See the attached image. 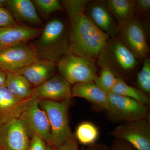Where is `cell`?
<instances>
[{"instance_id":"f546056e","label":"cell","mask_w":150,"mask_h":150,"mask_svg":"<svg viewBox=\"0 0 150 150\" xmlns=\"http://www.w3.org/2000/svg\"><path fill=\"white\" fill-rule=\"evenodd\" d=\"M112 150H136L127 142L116 139L112 144Z\"/></svg>"},{"instance_id":"4dcf8cb0","label":"cell","mask_w":150,"mask_h":150,"mask_svg":"<svg viewBox=\"0 0 150 150\" xmlns=\"http://www.w3.org/2000/svg\"><path fill=\"white\" fill-rule=\"evenodd\" d=\"M6 73L0 69V87L5 85Z\"/></svg>"},{"instance_id":"5b68a950","label":"cell","mask_w":150,"mask_h":150,"mask_svg":"<svg viewBox=\"0 0 150 150\" xmlns=\"http://www.w3.org/2000/svg\"><path fill=\"white\" fill-rule=\"evenodd\" d=\"M37 59V49L25 43L0 49V69L6 73H19Z\"/></svg>"},{"instance_id":"e0dca14e","label":"cell","mask_w":150,"mask_h":150,"mask_svg":"<svg viewBox=\"0 0 150 150\" xmlns=\"http://www.w3.org/2000/svg\"><path fill=\"white\" fill-rule=\"evenodd\" d=\"M54 62L46 59H37L18 73L23 76L35 87L54 76L55 72Z\"/></svg>"},{"instance_id":"7a4b0ae2","label":"cell","mask_w":150,"mask_h":150,"mask_svg":"<svg viewBox=\"0 0 150 150\" xmlns=\"http://www.w3.org/2000/svg\"><path fill=\"white\" fill-rule=\"evenodd\" d=\"M71 99L62 101L39 99V105L46 113L51 129V145L58 149L73 134L68 122Z\"/></svg>"},{"instance_id":"6da1fadb","label":"cell","mask_w":150,"mask_h":150,"mask_svg":"<svg viewBox=\"0 0 150 150\" xmlns=\"http://www.w3.org/2000/svg\"><path fill=\"white\" fill-rule=\"evenodd\" d=\"M62 1L71 23V42L68 52L95 61L109 40V35L98 29L86 14L89 1Z\"/></svg>"},{"instance_id":"3957f363","label":"cell","mask_w":150,"mask_h":150,"mask_svg":"<svg viewBox=\"0 0 150 150\" xmlns=\"http://www.w3.org/2000/svg\"><path fill=\"white\" fill-rule=\"evenodd\" d=\"M95 61L68 52L60 60L58 69L71 85L94 81L98 77Z\"/></svg>"},{"instance_id":"30bf717a","label":"cell","mask_w":150,"mask_h":150,"mask_svg":"<svg viewBox=\"0 0 150 150\" xmlns=\"http://www.w3.org/2000/svg\"><path fill=\"white\" fill-rule=\"evenodd\" d=\"M107 93L112 108L110 115L113 117L129 122L144 119L147 115L146 105L112 92Z\"/></svg>"},{"instance_id":"7402d4cb","label":"cell","mask_w":150,"mask_h":150,"mask_svg":"<svg viewBox=\"0 0 150 150\" xmlns=\"http://www.w3.org/2000/svg\"><path fill=\"white\" fill-rule=\"evenodd\" d=\"M99 136L98 129L90 122L80 124L76 130V137L78 142L84 145L93 144Z\"/></svg>"},{"instance_id":"4fadbf2b","label":"cell","mask_w":150,"mask_h":150,"mask_svg":"<svg viewBox=\"0 0 150 150\" xmlns=\"http://www.w3.org/2000/svg\"><path fill=\"white\" fill-rule=\"evenodd\" d=\"M43 30L17 23L0 28V49L25 43L40 35Z\"/></svg>"},{"instance_id":"277c9868","label":"cell","mask_w":150,"mask_h":150,"mask_svg":"<svg viewBox=\"0 0 150 150\" xmlns=\"http://www.w3.org/2000/svg\"><path fill=\"white\" fill-rule=\"evenodd\" d=\"M98 58V62L107 65L114 74L115 71H131L138 64L136 56L116 38L108 41Z\"/></svg>"},{"instance_id":"484cf974","label":"cell","mask_w":150,"mask_h":150,"mask_svg":"<svg viewBox=\"0 0 150 150\" xmlns=\"http://www.w3.org/2000/svg\"><path fill=\"white\" fill-rule=\"evenodd\" d=\"M16 23L10 12L3 7H0V28L10 26Z\"/></svg>"},{"instance_id":"ffe728a7","label":"cell","mask_w":150,"mask_h":150,"mask_svg":"<svg viewBox=\"0 0 150 150\" xmlns=\"http://www.w3.org/2000/svg\"><path fill=\"white\" fill-rule=\"evenodd\" d=\"M6 73L5 86L13 94L21 99L33 96V88L23 75L17 73Z\"/></svg>"},{"instance_id":"8fae6325","label":"cell","mask_w":150,"mask_h":150,"mask_svg":"<svg viewBox=\"0 0 150 150\" xmlns=\"http://www.w3.org/2000/svg\"><path fill=\"white\" fill-rule=\"evenodd\" d=\"M65 33L64 23L59 19H54L48 22L43 30L38 46L43 49L53 50L57 56L67 54L69 48Z\"/></svg>"},{"instance_id":"836d02e7","label":"cell","mask_w":150,"mask_h":150,"mask_svg":"<svg viewBox=\"0 0 150 150\" xmlns=\"http://www.w3.org/2000/svg\"><path fill=\"white\" fill-rule=\"evenodd\" d=\"M52 150V149H51L50 147H47V150Z\"/></svg>"},{"instance_id":"cb8c5ba5","label":"cell","mask_w":150,"mask_h":150,"mask_svg":"<svg viewBox=\"0 0 150 150\" xmlns=\"http://www.w3.org/2000/svg\"><path fill=\"white\" fill-rule=\"evenodd\" d=\"M137 83L140 89L146 94L150 93V60L146 58L142 69L137 76Z\"/></svg>"},{"instance_id":"9c48e42d","label":"cell","mask_w":150,"mask_h":150,"mask_svg":"<svg viewBox=\"0 0 150 150\" xmlns=\"http://www.w3.org/2000/svg\"><path fill=\"white\" fill-rule=\"evenodd\" d=\"M39 99L35 96L20 117L30 134L40 137L51 145V129L46 113L40 107Z\"/></svg>"},{"instance_id":"f1b7e54d","label":"cell","mask_w":150,"mask_h":150,"mask_svg":"<svg viewBox=\"0 0 150 150\" xmlns=\"http://www.w3.org/2000/svg\"><path fill=\"white\" fill-rule=\"evenodd\" d=\"M57 149L58 150H79L77 142L73 135Z\"/></svg>"},{"instance_id":"8992f818","label":"cell","mask_w":150,"mask_h":150,"mask_svg":"<svg viewBox=\"0 0 150 150\" xmlns=\"http://www.w3.org/2000/svg\"><path fill=\"white\" fill-rule=\"evenodd\" d=\"M110 135L127 142L136 150H150V127L146 118L126 122L116 127Z\"/></svg>"},{"instance_id":"4316f807","label":"cell","mask_w":150,"mask_h":150,"mask_svg":"<svg viewBox=\"0 0 150 150\" xmlns=\"http://www.w3.org/2000/svg\"><path fill=\"white\" fill-rule=\"evenodd\" d=\"M32 138L29 145L28 150H46L44 141L35 135H32Z\"/></svg>"},{"instance_id":"ac0fdd59","label":"cell","mask_w":150,"mask_h":150,"mask_svg":"<svg viewBox=\"0 0 150 150\" xmlns=\"http://www.w3.org/2000/svg\"><path fill=\"white\" fill-rule=\"evenodd\" d=\"M108 8L116 18L120 29L125 23L134 18L135 15L134 0H107Z\"/></svg>"},{"instance_id":"d6986e66","label":"cell","mask_w":150,"mask_h":150,"mask_svg":"<svg viewBox=\"0 0 150 150\" xmlns=\"http://www.w3.org/2000/svg\"><path fill=\"white\" fill-rule=\"evenodd\" d=\"M6 4L19 18L33 24H40L42 21L34 4L30 0H8Z\"/></svg>"},{"instance_id":"44dd1931","label":"cell","mask_w":150,"mask_h":150,"mask_svg":"<svg viewBox=\"0 0 150 150\" xmlns=\"http://www.w3.org/2000/svg\"><path fill=\"white\" fill-rule=\"evenodd\" d=\"M111 92L126 97L146 105L150 103L147 94L140 89L129 85L120 77H117L116 83Z\"/></svg>"},{"instance_id":"d4e9b609","label":"cell","mask_w":150,"mask_h":150,"mask_svg":"<svg viewBox=\"0 0 150 150\" xmlns=\"http://www.w3.org/2000/svg\"><path fill=\"white\" fill-rule=\"evenodd\" d=\"M33 2L44 14L48 15L54 12L64 9L58 0H34Z\"/></svg>"},{"instance_id":"1f68e13d","label":"cell","mask_w":150,"mask_h":150,"mask_svg":"<svg viewBox=\"0 0 150 150\" xmlns=\"http://www.w3.org/2000/svg\"><path fill=\"white\" fill-rule=\"evenodd\" d=\"M90 146L88 147L84 148L81 150H106L105 148L100 145L92 144Z\"/></svg>"},{"instance_id":"7c38bea8","label":"cell","mask_w":150,"mask_h":150,"mask_svg":"<svg viewBox=\"0 0 150 150\" xmlns=\"http://www.w3.org/2000/svg\"><path fill=\"white\" fill-rule=\"evenodd\" d=\"M33 95L40 100L64 101L71 99V88L67 80L57 75L33 88Z\"/></svg>"},{"instance_id":"9a60e30c","label":"cell","mask_w":150,"mask_h":150,"mask_svg":"<svg viewBox=\"0 0 150 150\" xmlns=\"http://www.w3.org/2000/svg\"><path fill=\"white\" fill-rule=\"evenodd\" d=\"M88 16L97 27L100 30L115 38L119 32V27L116 24L105 3L96 1L90 4Z\"/></svg>"},{"instance_id":"ba28073f","label":"cell","mask_w":150,"mask_h":150,"mask_svg":"<svg viewBox=\"0 0 150 150\" xmlns=\"http://www.w3.org/2000/svg\"><path fill=\"white\" fill-rule=\"evenodd\" d=\"M30 135L21 118H13L0 129V145L4 150H28Z\"/></svg>"},{"instance_id":"52a82bcc","label":"cell","mask_w":150,"mask_h":150,"mask_svg":"<svg viewBox=\"0 0 150 150\" xmlns=\"http://www.w3.org/2000/svg\"><path fill=\"white\" fill-rule=\"evenodd\" d=\"M120 40L137 59H145L150 51L146 34L143 25L139 20L131 19L119 29Z\"/></svg>"},{"instance_id":"2e32d148","label":"cell","mask_w":150,"mask_h":150,"mask_svg":"<svg viewBox=\"0 0 150 150\" xmlns=\"http://www.w3.org/2000/svg\"><path fill=\"white\" fill-rule=\"evenodd\" d=\"M71 97L84 98L111 113L112 108L107 93L91 81L77 84L71 88Z\"/></svg>"},{"instance_id":"83f0119b","label":"cell","mask_w":150,"mask_h":150,"mask_svg":"<svg viewBox=\"0 0 150 150\" xmlns=\"http://www.w3.org/2000/svg\"><path fill=\"white\" fill-rule=\"evenodd\" d=\"M150 9V0H137L135 3V14H141Z\"/></svg>"},{"instance_id":"d6a6232c","label":"cell","mask_w":150,"mask_h":150,"mask_svg":"<svg viewBox=\"0 0 150 150\" xmlns=\"http://www.w3.org/2000/svg\"><path fill=\"white\" fill-rule=\"evenodd\" d=\"M6 0H0V7H3L5 4H6Z\"/></svg>"},{"instance_id":"5bb4252c","label":"cell","mask_w":150,"mask_h":150,"mask_svg":"<svg viewBox=\"0 0 150 150\" xmlns=\"http://www.w3.org/2000/svg\"><path fill=\"white\" fill-rule=\"evenodd\" d=\"M33 97L21 99L14 96L5 86L0 87V118L3 124L13 118H20Z\"/></svg>"},{"instance_id":"603a6c76","label":"cell","mask_w":150,"mask_h":150,"mask_svg":"<svg viewBox=\"0 0 150 150\" xmlns=\"http://www.w3.org/2000/svg\"><path fill=\"white\" fill-rule=\"evenodd\" d=\"M101 71L99 76L95 80V83L105 92H111L116 82L117 77L108 66L98 62Z\"/></svg>"}]
</instances>
